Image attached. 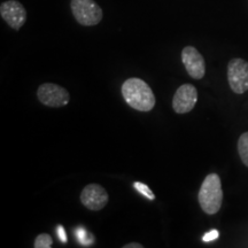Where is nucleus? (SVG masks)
I'll return each mask as SVG.
<instances>
[{
	"label": "nucleus",
	"mask_w": 248,
	"mask_h": 248,
	"mask_svg": "<svg viewBox=\"0 0 248 248\" xmlns=\"http://www.w3.org/2000/svg\"><path fill=\"white\" fill-rule=\"evenodd\" d=\"M126 104L138 111H150L155 106V95L151 86L137 77L128 78L121 88Z\"/></svg>",
	"instance_id": "obj_1"
},
{
	"label": "nucleus",
	"mask_w": 248,
	"mask_h": 248,
	"mask_svg": "<svg viewBox=\"0 0 248 248\" xmlns=\"http://www.w3.org/2000/svg\"><path fill=\"white\" fill-rule=\"evenodd\" d=\"M198 199L201 209L208 215L219 212L223 202V190L221 178L217 173H209L201 184Z\"/></svg>",
	"instance_id": "obj_2"
},
{
	"label": "nucleus",
	"mask_w": 248,
	"mask_h": 248,
	"mask_svg": "<svg viewBox=\"0 0 248 248\" xmlns=\"http://www.w3.org/2000/svg\"><path fill=\"white\" fill-rule=\"evenodd\" d=\"M70 8L80 26H97L104 17V12L94 0H70Z\"/></svg>",
	"instance_id": "obj_3"
},
{
	"label": "nucleus",
	"mask_w": 248,
	"mask_h": 248,
	"mask_svg": "<svg viewBox=\"0 0 248 248\" xmlns=\"http://www.w3.org/2000/svg\"><path fill=\"white\" fill-rule=\"evenodd\" d=\"M37 98L44 106L60 108L69 104L70 94L66 89L54 84V83H44L37 90Z\"/></svg>",
	"instance_id": "obj_4"
},
{
	"label": "nucleus",
	"mask_w": 248,
	"mask_h": 248,
	"mask_svg": "<svg viewBox=\"0 0 248 248\" xmlns=\"http://www.w3.org/2000/svg\"><path fill=\"white\" fill-rule=\"evenodd\" d=\"M228 80L237 94L248 91V62L239 58L232 59L228 66Z\"/></svg>",
	"instance_id": "obj_5"
},
{
	"label": "nucleus",
	"mask_w": 248,
	"mask_h": 248,
	"mask_svg": "<svg viewBox=\"0 0 248 248\" xmlns=\"http://www.w3.org/2000/svg\"><path fill=\"white\" fill-rule=\"evenodd\" d=\"M0 15L12 29L18 31L27 21V11L17 0H7L0 5Z\"/></svg>",
	"instance_id": "obj_6"
},
{
	"label": "nucleus",
	"mask_w": 248,
	"mask_h": 248,
	"mask_svg": "<svg viewBox=\"0 0 248 248\" xmlns=\"http://www.w3.org/2000/svg\"><path fill=\"white\" fill-rule=\"evenodd\" d=\"M198 91L192 84H183L175 92L172 98V108L176 113L182 114L190 113L197 105Z\"/></svg>",
	"instance_id": "obj_7"
},
{
	"label": "nucleus",
	"mask_w": 248,
	"mask_h": 248,
	"mask_svg": "<svg viewBox=\"0 0 248 248\" xmlns=\"http://www.w3.org/2000/svg\"><path fill=\"white\" fill-rule=\"evenodd\" d=\"M182 62L192 78L201 79L206 74V62L202 54L193 46H186L182 51Z\"/></svg>",
	"instance_id": "obj_8"
},
{
	"label": "nucleus",
	"mask_w": 248,
	"mask_h": 248,
	"mask_svg": "<svg viewBox=\"0 0 248 248\" xmlns=\"http://www.w3.org/2000/svg\"><path fill=\"white\" fill-rule=\"evenodd\" d=\"M108 200H109V197H108L106 188L99 184L86 185L80 193V202L83 203V206L94 212L106 207Z\"/></svg>",
	"instance_id": "obj_9"
},
{
	"label": "nucleus",
	"mask_w": 248,
	"mask_h": 248,
	"mask_svg": "<svg viewBox=\"0 0 248 248\" xmlns=\"http://www.w3.org/2000/svg\"><path fill=\"white\" fill-rule=\"evenodd\" d=\"M238 152H239L241 161L245 166L248 167V132H245L240 136L238 140Z\"/></svg>",
	"instance_id": "obj_10"
},
{
	"label": "nucleus",
	"mask_w": 248,
	"mask_h": 248,
	"mask_svg": "<svg viewBox=\"0 0 248 248\" xmlns=\"http://www.w3.org/2000/svg\"><path fill=\"white\" fill-rule=\"evenodd\" d=\"M53 246V239L47 233H42L37 235L33 247L35 248H51Z\"/></svg>",
	"instance_id": "obj_11"
},
{
	"label": "nucleus",
	"mask_w": 248,
	"mask_h": 248,
	"mask_svg": "<svg viewBox=\"0 0 248 248\" xmlns=\"http://www.w3.org/2000/svg\"><path fill=\"white\" fill-rule=\"evenodd\" d=\"M133 187L137 190L139 193H141L144 197H146L147 199L150 200H154L155 199V195L152 190L146 184H144V183H140V182H135L133 183Z\"/></svg>",
	"instance_id": "obj_12"
},
{
	"label": "nucleus",
	"mask_w": 248,
	"mask_h": 248,
	"mask_svg": "<svg viewBox=\"0 0 248 248\" xmlns=\"http://www.w3.org/2000/svg\"><path fill=\"white\" fill-rule=\"evenodd\" d=\"M218 235H219L218 231H217V230H212V231L207 232V233L203 235L202 240L204 241V243H209V241H213V240L217 239V238H218Z\"/></svg>",
	"instance_id": "obj_13"
},
{
	"label": "nucleus",
	"mask_w": 248,
	"mask_h": 248,
	"mask_svg": "<svg viewBox=\"0 0 248 248\" xmlns=\"http://www.w3.org/2000/svg\"><path fill=\"white\" fill-rule=\"evenodd\" d=\"M124 248H144L141 244H138V243H130L128 245H124L123 246Z\"/></svg>",
	"instance_id": "obj_14"
},
{
	"label": "nucleus",
	"mask_w": 248,
	"mask_h": 248,
	"mask_svg": "<svg viewBox=\"0 0 248 248\" xmlns=\"http://www.w3.org/2000/svg\"><path fill=\"white\" fill-rule=\"evenodd\" d=\"M59 230H61V239H62V241H63V243H66V237H64V231H63V228H62V226H60V228H59Z\"/></svg>",
	"instance_id": "obj_15"
}]
</instances>
